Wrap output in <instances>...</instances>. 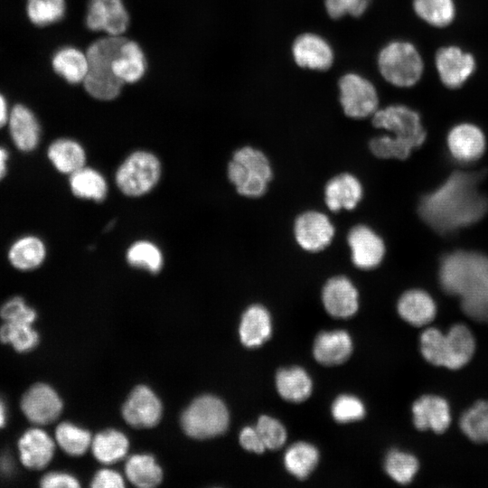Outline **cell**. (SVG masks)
<instances>
[{
  "instance_id": "obj_46",
  "label": "cell",
  "mask_w": 488,
  "mask_h": 488,
  "mask_svg": "<svg viewBox=\"0 0 488 488\" xmlns=\"http://www.w3.org/2000/svg\"><path fill=\"white\" fill-rule=\"evenodd\" d=\"M444 333L435 327L423 331L419 338L420 352L427 361L435 366L442 364V340Z\"/></svg>"
},
{
  "instance_id": "obj_23",
  "label": "cell",
  "mask_w": 488,
  "mask_h": 488,
  "mask_svg": "<svg viewBox=\"0 0 488 488\" xmlns=\"http://www.w3.org/2000/svg\"><path fill=\"white\" fill-rule=\"evenodd\" d=\"M50 65L56 76L72 85L83 83L89 70L87 54L71 45L55 49Z\"/></svg>"
},
{
  "instance_id": "obj_41",
  "label": "cell",
  "mask_w": 488,
  "mask_h": 488,
  "mask_svg": "<svg viewBox=\"0 0 488 488\" xmlns=\"http://www.w3.org/2000/svg\"><path fill=\"white\" fill-rule=\"evenodd\" d=\"M55 436L62 450L71 455H83L91 446L90 434L69 422L60 424L56 428Z\"/></svg>"
},
{
  "instance_id": "obj_12",
  "label": "cell",
  "mask_w": 488,
  "mask_h": 488,
  "mask_svg": "<svg viewBox=\"0 0 488 488\" xmlns=\"http://www.w3.org/2000/svg\"><path fill=\"white\" fill-rule=\"evenodd\" d=\"M294 233L302 249L316 252L330 244L334 235V227L325 214L310 211L296 219Z\"/></svg>"
},
{
  "instance_id": "obj_54",
  "label": "cell",
  "mask_w": 488,
  "mask_h": 488,
  "mask_svg": "<svg viewBox=\"0 0 488 488\" xmlns=\"http://www.w3.org/2000/svg\"><path fill=\"white\" fill-rule=\"evenodd\" d=\"M6 421V408L4 401L0 399V427H3Z\"/></svg>"
},
{
  "instance_id": "obj_30",
  "label": "cell",
  "mask_w": 488,
  "mask_h": 488,
  "mask_svg": "<svg viewBox=\"0 0 488 488\" xmlns=\"http://www.w3.org/2000/svg\"><path fill=\"white\" fill-rule=\"evenodd\" d=\"M66 0H23V13L26 22L37 29L59 23L66 14Z\"/></svg>"
},
{
  "instance_id": "obj_19",
  "label": "cell",
  "mask_w": 488,
  "mask_h": 488,
  "mask_svg": "<svg viewBox=\"0 0 488 488\" xmlns=\"http://www.w3.org/2000/svg\"><path fill=\"white\" fill-rule=\"evenodd\" d=\"M322 299L326 311L334 317H350L358 310V291L343 276L332 277L326 282Z\"/></svg>"
},
{
  "instance_id": "obj_44",
  "label": "cell",
  "mask_w": 488,
  "mask_h": 488,
  "mask_svg": "<svg viewBox=\"0 0 488 488\" xmlns=\"http://www.w3.org/2000/svg\"><path fill=\"white\" fill-rule=\"evenodd\" d=\"M365 408L362 402L352 395H341L332 406V415L340 423H347L364 417Z\"/></svg>"
},
{
  "instance_id": "obj_7",
  "label": "cell",
  "mask_w": 488,
  "mask_h": 488,
  "mask_svg": "<svg viewBox=\"0 0 488 488\" xmlns=\"http://www.w3.org/2000/svg\"><path fill=\"white\" fill-rule=\"evenodd\" d=\"M161 175L157 157L146 151L132 153L116 173V183L128 196H140L150 192Z\"/></svg>"
},
{
  "instance_id": "obj_17",
  "label": "cell",
  "mask_w": 488,
  "mask_h": 488,
  "mask_svg": "<svg viewBox=\"0 0 488 488\" xmlns=\"http://www.w3.org/2000/svg\"><path fill=\"white\" fill-rule=\"evenodd\" d=\"M436 66L441 81L450 89L462 86L475 68V61L470 53L455 46L444 47L436 54Z\"/></svg>"
},
{
  "instance_id": "obj_5",
  "label": "cell",
  "mask_w": 488,
  "mask_h": 488,
  "mask_svg": "<svg viewBox=\"0 0 488 488\" xmlns=\"http://www.w3.org/2000/svg\"><path fill=\"white\" fill-rule=\"evenodd\" d=\"M183 431L191 437L206 439L222 434L229 424L224 403L211 395L194 399L181 418Z\"/></svg>"
},
{
  "instance_id": "obj_4",
  "label": "cell",
  "mask_w": 488,
  "mask_h": 488,
  "mask_svg": "<svg viewBox=\"0 0 488 488\" xmlns=\"http://www.w3.org/2000/svg\"><path fill=\"white\" fill-rule=\"evenodd\" d=\"M228 177L240 195L257 198L267 191L272 168L262 151L244 146L233 154L228 164Z\"/></svg>"
},
{
  "instance_id": "obj_10",
  "label": "cell",
  "mask_w": 488,
  "mask_h": 488,
  "mask_svg": "<svg viewBox=\"0 0 488 488\" xmlns=\"http://www.w3.org/2000/svg\"><path fill=\"white\" fill-rule=\"evenodd\" d=\"M5 128L15 148L23 153L33 151L40 143L42 126L39 117L25 102L13 103Z\"/></svg>"
},
{
  "instance_id": "obj_53",
  "label": "cell",
  "mask_w": 488,
  "mask_h": 488,
  "mask_svg": "<svg viewBox=\"0 0 488 488\" xmlns=\"http://www.w3.org/2000/svg\"><path fill=\"white\" fill-rule=\"evenodd\" d=\"M9 152L0 145V182L5 177L8 171Z\"/></svg>"
},
{
  "instance_id": "obj_35",
  "label": "cell",
  "mask_w": 488,
  "mask_h": 488,
  "mask_svg": "<svg viewBox=\"0 0 488 488\" xmlns=\"http://www.w3.org/2000/svg\"><path fill=\"white\" fill-rule=\"evenodd\" d=\"M125 470L128 480L138 487H154L162 481V470L149 455H132L127 460Z\"/></svg>"
},
{
  "instance_id": "obj_42",
  "label": "cell",
  "mask_w": 488,
  "mask_h": 488,
  "mask_svg": "<svg viewBox=\"0 0 488 488\" xmlns=\"http://www.w3.org/2000/svg\"><path fill=\"white\" fill-rule=\"evenodd\" d=\"M127 262L136 267H143L152 273H157L163 266V255L160 249L150 241H137L127 252Z\"/></svg>"
},
{
  "instance_id": "obj_3",
  "label": "cell",
  "mask_w": 488,
  "mask_h": 488,
  "mask_svg": "<svg viewBox=\"0 0 488 488\" xmlns=\"http://www.w3.org/2000/svg\"><path fill=\"white\" fill-rule=\"evenodd\" d=\"M123 39L108 35L89 46L86 52L89 70L83 84L92 98L112 100L119 95L123 83L114 74L112 63Z\"/></svg>"
},
{
  "instance_id": "obj_24",
  "label": "cell",
  "mask_w": 488,
  "mask_h": 488,
  "mask_svg": "<svg viewBox=\"0 0 488 488\" xmlns=\"http://www.w3.org/2000/svg\"><path fill=\"white\" fill-rule=\"evenodd\" d=\"M47 249L43 240L33 234H24L16 238L7 249L9 264L19 271H32L45 260Z\"/></svg>"
},
{
  "instance_id": "obj_25",
  "label": "cell",
  "mask_w": 488,
  "mask_h": 488,
  "mask_svg": "<svg viewBox=\"0 0 488 488\" xmlns=\"http://www.w3.org/2000/svg\"><path fill=\"white\" fill-rule=\"evenodd\" d=\"M146 60L140 45L123 39L112 63L113 72L123 83L138 82L146 71Z\"/></svg>"
},
{
  "instance_id": "obj_33",
  "label": "cell",
  "mask_w": 488,
  "mask_h": 488,
  "mask_svg": "<svg viewBox=\"0 0 488 488\" xmlns=\"http://www.w3.org/2000/svg\"><path fill=\"white\" fill-rule=\"evenodd\" d=\"M91 449L97 460L112 464L123 458L128 449L127 436L115 429L99 433L91 441Z\"/></svg>"
},
{
  "instance_id": "obj_38",
  "label": "cell",
  "mask_w": 488,
  "mask_h": 488,
  "mask_svg": "<svg viewBox=\"0 0 488 488\" xmlns=\"http://www.w3.org/2000/svg\"><path fill=\"white\" fill-rule=\"evenodd\" d=\"M384 467L392 480L408 484L417 474L419 463L414 455L394 448L387 454Z\"/></svg>"
},
{
  "instance_id": "obj_6",
  "label": "cell",
  "mask_w": 488,
  "mask_h": 488,
  "mask_svg": "<svg viewBox=\"0 0 488 488\" xmlns=\"http://www.w3.org/2000/svg\"><path fill=\"white\" fill-rule=\"evenodd\" d=\"M379 68L383 78L398 87L415 85L423 72V61L416 48L407 42H392L380 52Z\"/></svg>"
},
{
  "instance_id": "obj_13",
  "label": "cell",
  "mask_w": 488,
  "mask_h": 488,
  "mask_svg": "<svg viewBox=\"0 0 488 488\" xmlns=\"http://www.w3.org/2000/svg\"><path fill=\"white\" fill-rule=\"evenodd\" d=\"M21 408L32 423L45 425L52 423L60 416L62 402L52 388L47 384L38 383L23 394Z\"/></svg>"
},
{
  "instance_id": "obj_11",
  "label": "cell",
  "mask_w": 488,
  "mask_h": 488,
  "mask_svg": "<svg viewBox=\"0 0 488 488\" xmlns=\"http://www.w3.org/2000/svg\"><path fill=\"white\" fill-rule=\"evenodd\" d=\"M85 21L91 31L121 36L127 29L129 16L122 0H90Z\"/></svg>"
},
{
  "instance_id": "obj_1",
  "label": "cell",
  "mask_w": 488,
  "mask_h": 488,
  "mask_svg": "<svg viewBox=\"0 0 488 488\" xmlns=\"http://www.w3.org/2000/svg\"><path fill=\"white\" fill-rule=\"evenodd\" d=\"M483 177L482 172L452 174L420 200L418 213L422 220L441 234L478 221L488 210V199L479 190Z\"/></svg>"
},
{
  "instance_id": "obj_9",
  "label": "cell",
  "mask_w": 488,
  "mask_h": 488,
  "mask_svg": "<svg viewBox=\"0 0 488 488\" xmlns=\"http://www.w3.org/2000/svg\"><path fill=\"white\" fill-rule=\"evenodd\" d=\"M340 103L346 116L363 118L372 116L379 105L373 84L363 77L349 73L339 80Z\"/></svg>"
},
{
  "instance_id": "obj_51",
  "label": "cell",
  "mask_w": 488,
  "mask_h": 488,
  "mask_svg": "<svg viewBox=\"0 0 488 488\" xmlns=\"http://www.w3.org/2000/svg\"><path fill=\"white\" fill-rule=\"evenodd\" d=\"M239 443L243 448L257 454L265 451L266 446L256 427H247L239 434Z\"/></svg>"
},
{
  "instance_id": "obj_50",
  "label": "cell",
  "mask_w": 488,
  "mask_h": 488,
  "mask_svg": "<svg viewBox=\"0 0 488 488\" xmlns=\"http://www.w3.org/2000/svg\"><path fill=\"white\" fill-rule=\"evenodd\" d=\"M124 485L121 475L110 469L99 471L91 483V486L94 488H122Z\"/></svg>"
},
{
  "instance_id": "obj_20",
  "label": "cell",
  "mask_w": 488,
  "mask_h": 488,
  "mask_svg": "<svg viewBox=\"0 0 488 488\" xmlns=\"http://www.w3.org/2000/svg\"><path fill=\"white\" fill-rule=\"evenodd\" d=\"M296 63L303 68L325 70L333 61V52L328 42L314 33H303L293 43Z\"/></svg>"
},
{
  "instance_id": "obj_45",
  "label": "cell",
  "mask_w": 488,
  "mask_h": 488,
  "mask_svg": "<svg viewBox=\"0 0 488 488\" xmlns=\"http://www.w3.org/2000/svg\"><path fill=\"white\" fill-rule=\"evenodd\" d=\"M255 427L266 448L277 449L286 439V432L283 425L268 416H261Z\"/></svg>"
},
{
  "instance_id": "obj_43",
  "label": "cell",
  "mask_w": 488,
  "mask_h": 488,
  "mask_svg": "<svg viewBox=\"0 0 488 488\" xmlns=\"http://www.w3.org/2000/svg\"><path fill=\"white\" fill-rule=\"evenodd\" d=\"M371 153L382 159L395 158L403 160L408 157L412 150L404 144L385 135L372 138L369 144Z\"/></svg>"
},
{
  "instance_id": "obj_39",
  "label": "cell",
  "mask_w": 488,
  "mask_h": 488,
  "mask_svg": "<svg viewBox=\"0 0 488 488\" xmlns=\"http://www.w3.org/2000/svg\"><path fill=\"white\" fill-rule=\"evenodd\" d=\"M413 7L421 19L436 27L447 26L455 17L453 0H414Z\"/></svg>"
},
{
  "instance_id": "obj_2",
  "label": "cell",
  "mask_w": 488,
  "mask_h": 488,
  "mask_svg": "<svg viewBox=\"0 0 488 488\" xmlns=\"http://www.w3.org/2000/svg\"><path fill=\"white\" fill-rule=\"evenodd\" d=\"M438 279L443 290L457 296L469 317L488 322V257L472 251H455L440 262Z\"/></svg>"
},
{
  "instance_id": "obj_47",
  "label": "cell",
  "mask_w": 488,
  "mask_h": 488,
  "mask_svg": "<svg viewBox=\"0 0 488 488\" xmlns=\"http://www.w3.org/2000/svg\"><path fill=\"white\" fill-rule=\"evenodd\" d=\"M0 315L5 322L33 324L36 319L35 311L20 296L7 300L0 309Z\"/></svg>"
},
{
  "instance_id": "obj_48",
  "label": "cell",
  "mask_w": 488,
  "mask_h": 488,
  "mask_svg": "<svg viewBox=\"0 0 488 488\" xmlns=\"http://www.w3.org/2000/svg\"><path fill=\"white\" fill-rule=\"evenodd\" d=\"M371 0H324L327 14L334 19L343 15H361L368 8Z\"/></svg>"
},
{
  "instance_id": "obj_52",
  "label": "cell",
  "mask_w": 488,
  "mask_h": 488,
  "mask_svg": "<svg viewBox=\"0 0 488 488\" xmlns=\"http://www.w3.org/2000/svg\"><path fill=\"white\" fill-rule=\"evenodd\" d=\"M12 106L8 96L0 89V130L6 127Z\"/></svg>"
},
{
  "instance_id": "obj_18",
  "label": "cell",
  "mask_w": 488,
  "mask_h": 488,
  "mask_svg": "<svg viewBox=\"0 0 488 488\" xmlns=\"http://www.w3.org/2000/svg\"><path fill=\"white\" fill-rule=\"evenodd\" d=\"M475 352V339L471 330L463 324H455L442 341V365L449 370H459L465 366Z\"/></svg>"
},
{
  "instance_id": "obj_49",
  "label": "cell",
  "mask_w": 488,
  "mask_h": 488,
  "mask_svg": "<svg viewBox=\"0 0 488 488\" xmlns=\"http://www.w3.org/2000/svg\"><path fill=\"white\" fill-rule=\"evenodd\" d=\"M41 486L44 488H75L79 487L80 484L78 480L69 474L52 472L42 478Z\"/></svg>"
},
{
  "instance_id": "obj_40",
  "label": "cell",
  "mask_w": 488,
  "mask_h": 488,
  "mask_svg": "<svg viewBox=\"0 0 488 488\" xmlns=\"http://www.w3.org/2000/svg\"><path fill=\"white\" fill-rule=\"evenodd\" d=\"M33 324L5 322L0 327V341L11 344L15 351L24 352L32 350L39 341Z\"/></svg>"
},
{
  "instance_id": "obj_16",
  "label": "cell",
  "mask_w": 488,
  "mask_h": 488,
  "mask_svg": "<svg viewBox=\"0 0 488 488\" xmlns=\"http://www.w3.org/2000/svg\"><path fill=\"white\" fill-rule=\"evenodd\" d=\"M125 420L135 427H152L162 416V404L156 395L145 386L135 388L123 408Z\"/></svg>"
},
{
  "instance_id": "obj_27",
  "label": "cell",
  "mask_w": 488,
  "mask_h": 488,
  "mask_svg": "<svg viewBox=\"0 0 488 488\" xmlns=\"http://www.w3.org/2000/svg\"><path fill=\"white\" fill-rule=\"evenodd\" d=\"M400 317L414 326L431 323L436 315V305L433 297L424 290L411 289L405 292L398 301Z\"/></svg>"
},
{
  "instance_id": "obj_8",
  "label": "cell",
  "mask_w": 488,
  "mask_h": 488,
  "mask_svg": "<svg viewBox=\"0 0 488 488\" xmlns=\"http://www.w3.org/2000/svg\"><path fill=\"white\" fill-rule=\"evenodd\" d=\"M372 124L392 134V137L411 150L420 146L426 139V131L418 112L403 105H392L377 110Z\"/></svg>"
},
{
  "instance_id": "obj_32",
  "label": "cell",
  "mask_w": 488,
  "mask_h": 488,
  "mask_svg": "<svg viewBox=\"0 0 488 488\" xmlns=\"http://www.w3.org/2000/svg\"><path fill=\"white\" fill-rule=\"evenodd\" d=\"M276 384L280 396L292 402L306 399L312 391L310 377L299 367L279 370L277 373Z\"/></svg>"
},
{
  "instance_id": "obj_31",
  "label": "cell",
  "mask_w": 488,
  "mask_h": 488,
  "mask_svg": "<svg viewBox=\"0 0 488 488\" xmlns=\"http://www.w3.org/2000/svg\"><path fill=\"white\" fill-rule=\"evenodd\" d=\"M47 156L57 171L70 174L83 167L86 161L83 147L77 141L64 137L51 143Z\"/></svg>"
},
{
  "instance_id": "obj_34",
  "label": "cell",
  "mask_w": 488,
  "mask_h": 488,
  "mask_svg": "<svg viewBox=\"0 0 488 488\" xmlns=\"http://www.w3.org/2000/svg\"><path fill=\"white\" fill-rule=\"evenodd\" d=\"M70 187L72 193L82 199L102 201L107 193L108 186L104 177L96 170L89 167L70 174Z\"/></svg>"
},
{
  "instance_id": "obj_36",
  "label": "cell",
  "mask_w": 488,
  "mask_h": 488,
  "mask_svg": "<svg viewBox=\"0 0 488 488\" xmlns=\"http://www.w3.org/2000/svg\"><path fill=\"white\" fill-rule=\"evenodd\" d=\"M459 427L471 441L488 443V400H478L461 416Z\"/></svg>"
},
{
  "instance_id": "obj_14",
  "label": "cell",
  "mask_w": 488,
  "mask_h": 488,
  "mask_svg": "<svg viewBox=\"0 0 488 488\" xmlns=\"http://www.w3.org/2000/svg\"><path fill=\"white\" fill-rule=\"evenodd\" d=\"M347 242L352 263L361 269H372L384 258L385 245L382 239L368 226L352 227L348 233Z\"/></svg>"
},
{
  "instance_id": "obj_37",
  "label": "cell",
  "mask_w": 488,
  "mask_h": 488,
  "mask_svg": "<svg viewBox=\"0 0 488 488\" xmlns=\"http://www.w3.org/2000/svg\"><path fill=\"white\" fill-rule=\"evenodd\" d=\"M319 459L317 449L311 444L298 442L292 445L285 454L286 470L298 479H305L314 469Z\"/></svg>"
},
{
  "instance_id": "obj_28",
  "label": "cell",
  "mask_w": 488,
  "mask_h": 488,
  "mask_svg": "<svg viewBox=\"0 0 488 488\" xmlns=\"http://www.w3.org/2000/svg\"><path fill=\"white\" fill-rule=\"evenodd\" d=\"M352 351L350 335L343 330L323 332L315 339L314 356L324 365H337L345 361Z\"/></svg>"
},
{
  "instance_id": "obj_26",
  "label": "cell",
  "mask_w": 488,
  "mask_h": 488,
  "mask_svg": "<svg viewBox=\"0 0 488 488\" xmlns=\"http://www.w3.org/2000/svg\"><path fill=\"white\" fill-rule=\"evenodd\" d=\"M362 198V186L351 174H341L333 177L325 185L324 201L329 210H352Z\"/></svg>"
},
{
  "instance_id": "obj_21",
  "label": "cell",
  "mask_w": 488,
  "mask_h": 488,
  "mask_svg": "<svg viewBox=\"0 0 488 488\" xmlns=\"http://www.w3.org/2000/svg\"><path fill=\"white\" fill-rule=\"evenodd\" d=\"M447 145L455 160L470 163L483 155L485 149V137L476 126L467 123L460 124L449 132Z\"/></svg>"
},
{
  "instance_id": "obj_15",
  "label": "cell",
  "mask_w": 488,
  "mask_h": 488,
  "mask_svg": "<svg viewBox=\"0 0 488 488\" xmlns=\"http://www.w3.org/2000/svg\"><path fill=\"white\" fill-rule=\"evenodd\" d=\"M412 417L418 430H431L436 434L446 432L452 419L448 401L435 394L423 395L416 399L412 405Z\"/></svg>"
},
{
  "instance_id": "obj_22",
  "label": "cell",
  "mask_w": 488,
  "mask_h": 488,
  "mask_svg": "<svg viewBox=\"0 0 488 488\" xmlns=\"http://www.w3.org/2000/svg\"><path fill=\"white\" fill-rule=\"evenodd\" d=\"M18 449L23 465L30 469L39 470L52 460L54 442L45 431L31 428L20 437Z\"/></svg>"
},
{
  "instance_id": "obj_29",
  "label": "cell",
  "mask_w": 488,
  "mask_h": 488,
  "mask_svg": "<svg viewBox=\"0 0 488 488\" xmlns=\"http://www.w3.org/2000/svg\"><path fill=\"white\" fill-rule=\"evenodd\" d=\"M271 328L268 311L262 305H253L242 315L239 330L240 341L249 348L258 347L270 337Z\"/></svg>"
}]
</instances>
